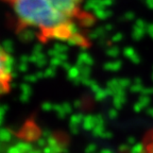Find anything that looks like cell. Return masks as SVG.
I'll use <instances>...</instances> for the list:
<instances>
[{"label": "cell", "instance_id": "obj_1", "mask_svg": "<svg viewBox=\"0 0 153 153\" xmlns=\"http://www.w3.org/2000/svg\"><path fill=\"white\" fill-rule=\"evenodd\" d=\"M14 31L31 34L38 43H62L79 49L93 45L97 17L86 0H1Z\"/></svg>", "mask_w": 153, "mask_h": 153}, {"label": "cell", "instance_id": "obj_2", "mask_svg": "<svg viewBox=\"0 0 153 153\" xmlns=\"http://www.w3.org/2000/svg\"><path fill=\"white\" fill-rule=\"evenodd\" d=\"M2 153H63L60 143L53 137H46L36 129L18 136Z\"/></svg>", "mask_w": 153, "mask_h": 153}, {"label": "cell", "instance_id": "obj_3", "mask_svg": "<svg viewBox=\"0 0 153 153\" xmlns=\"http://www.w3.org/2000/svg\"><path fill=\"white\" fill-rule=\"evenodd\" d=\"M14 61L9 51L0 44V98L12 91L14 83Z\"/></svg>", "mask_w": 153, "mask_h": 153}, {"label": "cell", "instance_id": "obj_4", "mask_svg": "<svg viewBox=\"0 0 153 153\" xmlns=\"http://www.w3.org/2000/svg\"><path fill=\"white\" fill-rule=\"evenodd\" d=\"M139 153H153V131H151L145 137V140L141 145V150Z\"/></svg>", "mask_w": 153, "mask_h": 153}]
</instances>
